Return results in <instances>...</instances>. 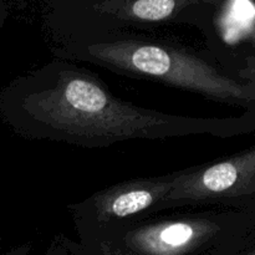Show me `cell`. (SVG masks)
I'll use <instances>...</instances> for the list:
<instances>
[{"instance_id": "obj_2", "label": "cell", "mask_w": 255, "mask_h": 255, "mask_svg": "<svg viewBox=\"0 0 255 255\" xmlns=\"http://www.w3.org/2000/svg\"><path fill=\"white\" fill-rule=\"evenodd\" d=\"M86 52L100 64L143 75L187 91L219 99L241 95L234 82L221 76L208 64L168 46L125 40L91 44Z\"/></svg>"}, {"instance_id": "obj_3", "label": "cell", "mask_w": 255, "mask_h": 255, "mask_svg": "<svg viewBox=\"0 0 255 255\" xmlns=\"http://www.w3.org/2000/svg\"><path fill=\"white\" fill-rule=\"evenodd\" d=\"M214 226L204 221H167L137 228L125 238L137 255H187L207 241Z\"/></svg>"}, {"instance_id": "obj_4", "label": "cell", "mask_w": 255, "mask_h": 255, "mask_svg": "<svg viewBox=\"0 0 255 255\" xmlns=\"http://www.w3.org/2000/svg\"><path fill=\"white\" fill-rule=\"evenodd\" d=\"M172 186L173 179L125 182L91 198L92 209L100 221L128 218L166 201Z\"/></svg>"}, {"instance_id": "obj_6", "label": "cell", "mask_w": 255, "mask_h": 255, "mask_svg": "<svg viewBox=\"0 0 255 255\" xmlns=\"http://www.w3.org/2000/svg\"><path fill=\"white\" fill-rule=\"evenodd\" d=\"M45 255H66L60 248H51Z\"/></svg>"}, {"instance_id": "obj_7", "label": "cell", "mask_w": 255, "mask_h": 255, "mask_svg": "<svg viewBox=\"0 0 255 255\" xmlns=\"http://www.w3.org/2000/svg\"><path fill=\"white\" fill-rule=\"evenodd\" d=\"M16 255H26V253H25V252H21V253H17Z\"/></svg>"}, {"instance_id": "obj_8", "label": "cell", "mask_w": 255, "mask_h": 255, "mask_svg": "<svg viewBox=\"0 0 255 255\" xmlns=\"http://www.w3.org/2000/svg\"><path fill=\"white\" fill-rule=\"evenodd\" d=\"M120 255H125V254H120ZM127 255H132V254H127Z\"/></svg>"}, {"instance_id": "obj_1", "label": "cell", "mask_w": 255, "mask_h": 255, "mask_svg": "<svg viewBox=\"0 0 255 255\" xmlns=\"http://www.w3.org/2000/svg\"><path fill=\"white\" fill-rule=\"evenodd\" d=\"M32 120L51 136L82 146L164 138L206 131L204 121L134 107L112 96L96 80L74 71L29 100Z\"/></svg>"}, {"instance_id": "obj_5", "label": "cell", "mask_w": 255, "mask_h": 255, "mask_svg": "<svg viewBox=\"0 0 255 255\" xmlns=\"http://www.w3.org/2000/svg\"><path fill=\"white\" fill-rule=\"evenodd\" d=\"M194 1L186 0H136V1H104L96 4L100 12L120 19L157 22L173 17Z\"/></svg>"}]
</instances>
